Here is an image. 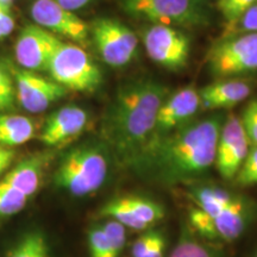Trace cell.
I'll list each match as a JSON object with an SVG mask.
<instances>
[{"label":"cell","mask_w":257,"mask_h":257,"mask_svg":"<svg viewBox=\"0 0 257 257\" xmlns=\"http://www.w3.org/2000/svg\"><path fill=\"white\" fill-rule=\"evenodd\" d=\"M168 88L149 79L118 88L101 121V138L120 166L135 169L155 140L156 118Z\"/></svg>","instance_id":"1"},{"label":"cell","mask_w":257,"mask_h":257,"mask_svg":"<svg viewBox=\"0 0 257 257\" xmlns=\"http://www.w3.org/2000/svg\"><path fill=\"white\" fill-rule=\"evenodd\" d=\"M223 123V115L213 114L155 138L134 172L165 186L202 178L214 165Z\"/></svg>","instance_id":"2"},{"label":"cell","mask_w":257,"mask_h":257,"mask_svg":"<svg viewBox=\"0 0 257 257\" xmlns=\"http://www.w3.org/2000/svg\"><path fill=\"white\" fill-rule=\"evenodd\" d=\"M111 154L102 141H85L60 157L53 184L75 198L98 192L110 174Z\"/></svg>","instance_id":"3"},{"label":"cell","mask_w":257,"mask_h":257,"mask_svg":"<svg viewBox=\"0 0 257 257\" xmlns=\"http://www.w3.org/2000/svg\"><path fill=\"white\" fill-rule=\"evenodd\" d=\"M131 17L150 24L193 28L207 24V0H121Z\"/></svg>","instance_id":"4"},{"label":"cell","mask_w":257,"mask_h":257,"mask_svg":"<svg viewBox=\"0 0 257 257\" xmlns=\"http://www.w3.org/2000/svg\"><path fill=\"white\" fill-rule=\"evenodd\" d=\"M50 79L67 91L93 92L100 87L102 75L92 57L79 44L61 41L48 64Z\"/></svg>","instance_id":"5"},{"label":"cell","mask_w":257,"mask_h":257,"mask_svg":"<svg viewBox=\"0 0 257 257\" xmlns=\"http://www.w3.org/2000/svg\"><path fill=\"white\" fill-rule=\"evenodd\" d=\"M255 208L249 199H236L217 216H210L200 208L189 210V227L201 238L231 243L238 239L251 223Z\"/></svg>","instance_id":"6"},{"label":"cell","mask_w":257,"mask_h":257,"mask_svg":"<svg viewBox=\"0 0 257 257\" xmlns=\"http://www.w3.org/2000/svg\"><path fill=\"white\" fill-rule=\"evenodd\" d=\"M207 67L220 80L257 70V34H232L221 38L208 51Z\"/></svg>","instance_id":"7"},{"label":"cell","mask_w":257,"mask_h":257,"mask_svg":"<svg viewBox=\"0 0 257 257\" xmlns=\"http://www.w3.org/2000/svg\"><path fill=\"white\" fill-rule=\"evenodd\" d=\"M89 37L100 59L113 68L126 66L136 55L137 36L117 19H96L89 28Z\"/></svg>","instance_id":"8"},{"label":"cell","mask_w":257,"mask_h":257,"mask_svg":"<svg viewBox=\"0 0 257 257\" xmlns=\"http://www.w3.org/2000/svg\"><path fill=\"white\" fill-rule=\"evenodd\" d=\"M142 40L148 56L160 66L174 72L187 66L191 44L188 37L179 29L150 24L142 32Z\"/></svg>","instance_id":"9"},{"label":"cell","mask_w":257,"mask_h":257,"mask_svg":"<svg viewBox=\"0 0 257 257\" xmlns=\"http://www.w3.org/2000/svg\"><path fill=\"white\" fill-rule=\"evenodd\" d=\"M8 63L12 79H14L16 99L25 111L30 113H41L48 110L50 105L66 96V88L54 81L53 79L38 75L31 72Z\"/></svg>","instance_id":"10"},{"label":"cell","mask_w":257,"mask_h":257,"mask_svg":"<svg viewBox=\"0 0 257 257\" xmlns=\"http://www.w3.org/2000/svg\"><path fill=\"white\" fill-rule=\"evenodd\" d=\"M30 16L34 24L59 38L63 37L82 47L88 44V25L74 12L62 8L54 0H34L30 5Z\"/></svg>","instance_id":"11"},{"label":"cell","mask_w":257,"mask_h":257,"mask_svg":"<svg viewBox=\"0 0 257 257\" xmlns=\"http://www.w3.org/2000/svg\"><path fill=\"white\" fill-rule=\"evenodd\" d=\"M62 41L36 24L23 28L15 43L16 62L21 68L31 72L47 70L49 61Z\"/></svg>","instance_id":"12"},{"label":"cell","mask_w":257,"mask_h":257,"mask_svg":"<svg viewBox=\"0 0 257 257\" xmlns=\"http://www.w3.org/2000/svg\"><path fill=\"white\" fill-rule=\"evenodd\" d=\"M250 149V143L243 125L237 115L230 114L224 120L219 138L214 165L221 178L233 180L242 167Z\"/></svg>","instance_id":"13"},{"label":"cell","mask_w":257,"mask_h":257,"mask_svg":"<svg viewBox=\"0 0 257 257\" xmlns=\"http://www.w3.org/2000/svg\"><path fill=\"white\" fill-rule=\"evenodd\" d=\"M88 123L89 114L85 108L76 105L63 106L47 118L38 138L47 147H60L78 138Z\"/></svg>","instance_id":"14"},{"label":"cell","mask_w":257,"mask_h":257,"mask_svg":"<svg viewBox=\"0 0 257 257\" xmlns=\"http://www.w3.org/2000/svg\"><path fill=\"white\" fill-rule=\"evenodd\" d=\"M201 107L199 91L189 86L179 89L165 99L156 118L155 138L173 133L189 123Z\"/></svg>","instance_id":"15"},{"label":"cell","mask_w":257,"mask_h":257,"mask_svg":"<svg viewBox=\"0 0 257 257\" xmlns=\"http://www.w3.org/2000/svg\"><path fill=\"white\" fill-rule=\"evenodd\" d=\"M50 152L34 153L22 157L8 170L3 180L30 199L40 191L46 172L53 161Z\"/></svg>","instance_id":"16"},{"label":"cell","mask_w":257,"mask_h":257,"mask_svg":"<svg viewBox=\"0 0 257 257\" xmlns=\"http://www.w3.org/2000/svg\"><path fill=\"white\" fill-rule=\"evenodd\" d=\"M251 93L248 81L238 79L219 80L199 91L201 107L204 110H223L245 100Z\"/></svg>","instance_id":"17"},{"label":"cell","mask_w":257,"mask_h":257,"mask_svg":"<svg viewBox=\"0 0 257 257\" xmlns=\"http://www.w3.org/2000/svg\"><path fill=\"white\" fill-rule=\"evenodd\" d=\"M36 136V121L27 115L0 114V146L15 148Z\"/></svg>","instance_id":"18"},{"label":"cell","mask_w":257,"mask_h":257,"mask_svg":"<svg viewBox=\"0 0 257 257\" xmlns=\"http://www.w3.org/2000/svg\"><path fill=\"white\" fill-rule=\"evenodd\" d=\"M237 195L238 194H233L221 187L210 185L194 186L189 191V198L194 202L195 207L210 216H217L225 207L229 206Z\"/></svg>","instance_id":"19"},{"label":"cell","mask_w":257,"mask_h":257,"mask_svg":"<svg viewBox=\"0 0 257 257\" xmlns=\"http://www.w3.org/2000/svg\"><path fill=\"white\" fill-rule=\"evenodd\" d=\"M100 217L105 219H113L121 225H124L126 229L136 230V231H146L149 229L127 204L125 197H117L111 199L100 208L99 211Z\"/></svg>","instance_id":"20"},{"label":"cell","mask_w":257,"mask_h":257,"mask_svg":"<svg viewBox=\"0 0 257 257\" xmlns=\"http://www.w3.org/2000/svg\"><path fill=\"white\" fill-rule=\"evenodd\" d=\"M6 257H50L49 243L41 230H31L19 238Z\"/></svg>","instance_id":"21"},{"label":"cell","mask_w":257,"mask_h":257,"mask_svg":"<svg viewBox=\"0 0 257 257\" xmlns=\"http://www.w3.org/2000/svg\"><path fill=\"white\" fill-rule=\"evenodd\" d=\"M168 257H217V255L198 238L189 225H184L180 230L178 242Z\"/></svg>","instance_id":"22"},{"label":"cell","mask_w":257,"mask_h":257,"mask_svg":"<svg viewBox=\"0 0 257 257\" xmlns=\"http://www.w3.org/2000/svg\"><path fill=\"white\" fill-rule=\"evenodd\" d=\"M124 197L130 207L133 208V211L136 213V216L148 227L159 223L165 217V207L159 202L152 200V199L140 197V195H124Z\"/></svg>","instance_id":"23"},{"label":"cell","mask_w":257,"mask_h":257,"mask_svg":"<svg viewBox=\"0 0 257 257\" xmlns=\"http://www.w3.org/2000/svg\"><path fill=\"white\" fill-rule=\"evenodd\" d=\"M29 200L27 195L3 179L0 180V218H8L22 212Z\"/></svg>","instance_id":"24"},{"label":"cell","mask_w":257,"mask_h":257,"mask_svg":"<svg viewBox=\"0 0 257 257\" xmlns=\"http://www.w3.org/2000/svg\"><path fill=\"white\" fill-rule=\"evenodd\" d=\"M257 0H218L217 9L223 16L227 30L231 31L240 17L245 14L248 9L256 4Z\"/></svg>","instance_id":"25"},{"label":"cell","mask_w":257,"mask_h":257,"mask_svg":"<svg viewBox=\"0 0 257 257\" xmlns=\"http://www.w3.org/2000/svg\"><path fill=\"white\" fill-rule=\"evenodd\" d=\"M87 240L91 257H117L111 248L102 225H94L89 229Z\"/></svg>","instance_id":"26"},{"label":"cell","mask_w":257,"mask_h":257,"mask_svg":"<svg viewBox=\"0 0 257 257\" xmlns=\"http://www.w3.org/2000/svg\"><path fill=\"white\" fill-rule=\"evenodd\" d=\"M233 180L242 187L257 185V146L250 147L248 155Z\"/></svg>","instance_id":"27"},{"label":"cell","mask_w":257,"mask_h":257,"mask_svg":"<svg viewBox=\"0 0 257 257\" xmlns=\"http://www.w3.org/2000/svg\"><path fill=\"white\" fill-rule=\"evenodd\" d=\"M101 225L114 255L120 257L125 248V244H126V227L113 219H107Z\"/></svg>","instance_id":"28"},{"label":"cell","mask_w":257,"mask_h":257,"mask_svg":"<svg viewBox=\"0 0 257 257\" xmlns=\"http://www.w3.org/2000/svg\"><path fill=\"white\" fill-rule=\"evenodd\" d=\"M239 119L250 146H257V99H253L246 105Z\"/></svg>","instance_id":"29"},{"label":"cell","mask_w":257,"mask_h":257,"mask_svg":"<svg viewBox=\"0 0 257 257\" xmlns=\"http://www.w3.org/2000/svg\"><path fill=\"white\" fill-rule=\"evenodd\" d=\"M162 237H165V234L161 231L146 230V232L135 240L131 246V257H143Z\"/></svg>","instance_id":"30"},{"label":"cell","mask_w":257,"mask_h":257,"mask_svg":"<svg viewBox=\"0 0 257 257\" xmlns=\"http://www.w3.org/2000/svg\"><path fill=\"white\" fill-rule=\"evenodd\" d=\"M245 32L257 34V3L246 10L245 14L240 17L236 25L231 29L229 34H245Z\"/></svg>","instance_id":"31"},{"label":"cell","mask_w":257,"mask_h":257,"mask_svg":"<svg viewBox=\"0 0 257 257\" xmlns=\"http://www.w3.org/2000/svg\"><path fill=\"white\" fill-rule=\"evenodd\" d=\"M15 28L16 22L11 10L6 6L0 5V41L9 37L15 30Z\"/></svg>","instance_id":"32"},{"label":"cell","mask_w":257,"mask_h":257,"mask_svg":"<svg viewBox=\"0 0 257 257\" xmlns=\"http://www.w3.org/2000/svg\"><path fill=\"white\" fill-rule=\"evenodd\" d=\"M0 93L15 94V85L8 63L0 62Z\"/></svg>","instance_id":"33"},{"label":"cell","mask_w":257,"mask_h":257,"mask_svg":"<svg viewBox=\"0 0 257 257\" xmlns=\"http://www.w3.org/2000/svg\"><path fill=\"white\" fill-rule=\"evenodd\" d=\"M17 157V152L15 148H8L0 146V176L5 174L11 168Z\"/></svg>","instance_id":"34"},{"label":"cell","mask_w":257,"mask_h":257,"mask_svg":"<svg viewBox=\"0 0 257 257\" xmlns=\"http://www.w3.org/2000/svg\"><path fill=\"white\" fill-rule=\"evenodd\" d=\"M57 4L62 6V8L69 10V11H76V10H80L85 6H87L92 0H54Z\"/></svg>","instance_id":"35"},{"label":"cell","mask_w":257,"mask_h":257,"mask_svg":"<svg viewBox=\"0 0 257 257\" xmlns=\"http://www.w3.org/2000/svg\"><path fill=\"white\" fill-rule=\"evenodd\" d=\"M166 248H167V238L166 237H162V238H161L159 242L153 246V249L150 250L149 252H147L143 257H166L165 256Z\"/></svg>","instance_id":"36"},{"label":"cell","mask_w":257,"mask_h":257,"mask_svg":"<svg viewBox=\"0 0 257 257\" xmlns=\"http://www.w3.org/2000/svg\"><path fill=\"white\" fill-rule=\"evenodd\" d=\"M15 101H16L15 94H5V93H0V112L14 108Z\"/></svg>","instance_id":"37"},{"label":"cell","mask_w":257,"mask_h":257,"mask_svg":"<svg viewBox=\"0 0 257 257\" xmlns=\"http://www.w3.org/2000/svg\"><path fill=\"white\" fill-rule=\"evenodd\" d=\"M12 4H14V0H0V5L6 6V8H10Z\"/></svg>","instance_id":"38"},{"label":"cell","mask_w":257,"mask_h":257,"mask_svg":"<svg viewBox=\"0 0 257 257\" xmlns=\"http://www.w3.org/2000/svg\"><path fill=\"white\" fill-rule=\"evenodd\" d=\"M252 257H257V250L255 251V253H253V256Z\"/></svg>","instance_id":"39"}]
</instances>
